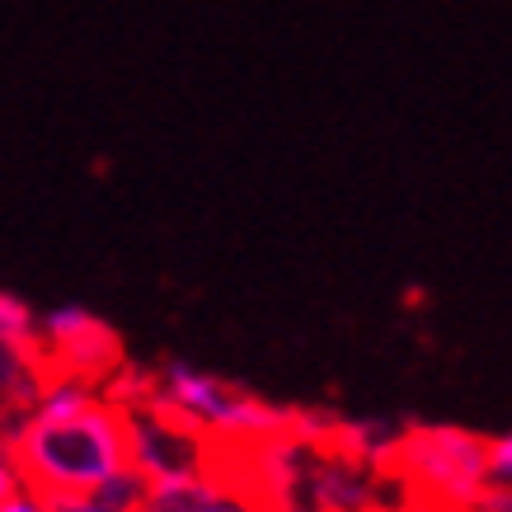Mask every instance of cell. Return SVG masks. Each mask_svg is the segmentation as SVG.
<instances>
[{
  "label": "cell",
  "mask_w": 512,
  "mask_h": 512,
  "mask_svg": "<svg viewBox=\"0 0 512 512\" xmlns=\"http://www.w3.org/2000/svg\"><path fill=\"white\" fill-rule=\"evenodd\" d=\"M386 512H404V508H386Z\"/></svg>",
  "instance_id": "11"
},
{
  "label": "cell",
  "mask_w": 512,
  "mask_h": 512,
  "mask_svg": "<svg viewBox=\"0 0 512 512\" xmlns=\"http://www.w3.org/2000/svg\"><path fill=\"white\" fill-rule=\"evenodd\" d=\"M137 512H245L231 494H221L202 475H184V480H160L146 484Z\"/></svg>",
  "instance_id": "4"
},
{
  "label": "cell",
  "mask_w": 512,
  "mask_h": 512,
  "mask_svg": "<svg viewBox=\"0 0 512 512\" xmlns=\"http://www.w3.org/2000/svg\"><path fill=\"white\" fill-rule=\"evenodd\" d=\"M43 334L52 343V353L62 357V376L66 381H85L104 376L109 367H118V339L109 334L104 320H94L80 306H62L43 320Z\"/></svg>",
  "instance_id": "3"
},
{
  "label": "cell",
  "mask_w": 512,
  "mask_h": 512,
  "mask_svg": "<svg viewBox=\"0 0 512 512\" xmlns=\"http://www.w3.org/2000/svg\"><path fill=\"white\" fill-rule=\"evenodd\" d=\"M19 484L29 494H94L127 470V423L113 400H99L85 381H47L33 414L5 437Z\"/></svg>",
  "instance_id": "1"
},
{
  "label": "cell",
  "mask_w": 512,
  "mask_h": 512,
  "mask_svg": "<svg viewBox=\"0 0 512 512\" xmlns=\"http://www.w3.org/2000/svg\"><path fill=\"white\" fill-rule=\"evenodd\" d=\"M0 512H43V498L29 489H15L10 498H0Z\"/></svg>",
  "instance_id": "9"
},
{
  "label": "cell",
  "mask_w": 512,
  "mask_h": 512,
  "mask_svg": "<svg viewBox=\"0 0 512 512\" xmlns=\"http://www.w3.org/2000/svg\"><path fill=\"white\" fill-rule=\"evenodd\" d=\"M15 489H24V484H19V470H15V456H10V442L0 437V498H10Z\"/></svg>",
  "instance_id": "8"
},
{
  "label": "cell",
  "mask_w": 512,
  "mask_h": 512,
  "mask_svg": "<svg viewBox=\"0 0 512 512\" xmlns=\"http://www.w3.org/2000/svg\"><path fill=\"white\" fill-rule=\"evenodd\" d=\"M33 334H38L33 311L19 301V296L0 292V348H29Z\"/></svg>",
  "instance_id": "5"
},
{
  "label": "cell",
  "mask_w": 512,
  "mask_h": 512,
  "mask_svg": "<svg viewBox=\"0 0 512 512\" xmlns=\"http://www.w3.org/2000/svg\"><path fill=\"white\" fill-rule=\"evenodd\" d=\"M484 480L498 484V489H512V433L489 437V451H484Z\"/></svg>",
  "instance_id": "6"
},
{
  "label": "cell",
  "mask_w": 512,
  "mask_h": 512,
  "mask_svg": "<svg viewBox=\"0 0 512 512\" xmlns=\"http://www.w3.org/2000/svg\"><path fill=\"white\" fill-rule=\"evenodd\" d=\"M489 437L447 423H404L400 442L381 461V480L404 512H456L484 489Z\"/></svg>",
  "instance_id": "2"
},
{
  "label": "cell",
  "mask_w": 512,
  "mask_h": 512,
  "mask_svg": "<svg viewBox=\"0 0 512 512\" xmlns=\"http://www.w3.org/2000/svg\"><path fill=\"white\" fill-rule=\"evenodd\" d=\"M43 512H113V508H104L94 494H47Z\"/></svg>",
  "instance_id": "7"
},
{
  "label": "cell",
  "mask_w": 512,
  "mask_h": 512,
  "mask_svg": "<svg viewBox=\"0 0 512 512\" xmlns=\"http://www.w3.org/2000/svg\"><path fill=\"white\" fill-rule=\"evenodd\" d=\"M264 512H301V508H264Z\"/></svg>",
  "instance_id": "10"
}]
</instances>
